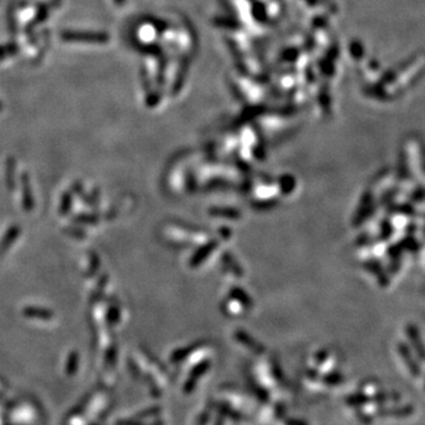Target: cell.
Masks as SVG:
<instances>
[{
	"label": "cell",
	"mask_w": 425,
	"mask_h": 425,
	"mask_svg": "<svg viewBox=\"0 0 425 425\" xmlns=\"http://www.w3.org/2000/svg\"><path fill=\"white\" fill-rule=\"evenodd\" d=\"M67 41H81V42H98L103 43L107 41V36L103 34H72L67 32L63 35Z\"/></svg>",
	"instance_id": "6da1fadb"
}]
</instances>
